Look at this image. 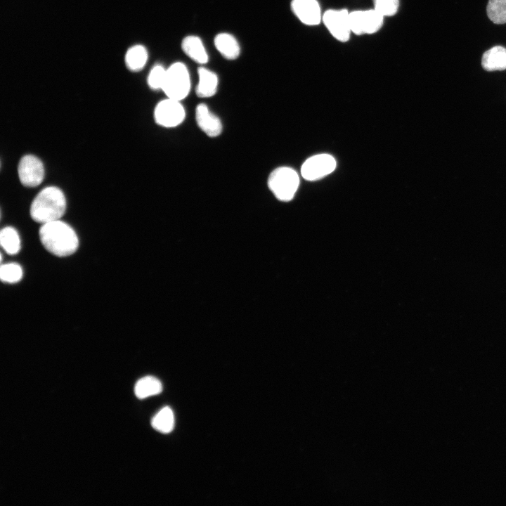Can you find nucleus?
I'll return each instance as SVG.
<instances>
[{
    "label": "nucleus",
    "mask_w": 506,
    "mask_h": 506,
    "mask_svg": "<svg viewBox=\"0 0 506 506\" xmlns=\"http://www.w3.org/2000/svg\"><path fill=\"white\" fill-rule=\"evenodd\" d=\"M190 89V74L183 63L177 62L167 69L162 90L167 98L181 101L188 95Z\"/></svg>",
    "instance_id": "20e7f679"
},
{
    "label": "nucleus",
    "mask_w": 506,
    "mask_h": 506,
    "mask_svg": "<svg viewBox=\"0 0 506 506\" xmlns=\"http://www.w3.org/2000/svg\"><path fill=\"white\" fill-rule=\"evenodd\" d=\"M292 11L299 20L307 25H317L321 20V11L316 0H292Z\"/></svg>",
    "instance_id": "9d476101"
},
{
    "label": "nucleus",
    "mask_w": 506,
    "mask_h": 506,
    "mask_svg": "<svg viewBox=\"0 0 506 506\" xmlns=\"http://www.w3.org/2000/svg\"><path fill=\"white\" fill-rule=\"evenodd\" d=\"M349 18L351 32L357 35L377 32L384 21V16L375 8L351 12Z\"/></svg>",
    "instance_id": "423d86ee"
},
{
    "label": "nucleus",
    "mask_w": 506,
    "mask_h": 506,
    "mask_svg": "<svg viewBox=\"0 0 506 506\" xmlns=\"http://www.w3.org/2000/svg\"><path fill=\"white\" fill-rule=\"evenodd\" d=\"M148 57L146 48L141 45H136L127 51L125 56V63L130 70L137 72L143 68Z\"/></svg>",
    "instance_id": "f3484780"
},
{
    "label": "nucleus",
    "mask_w": 506,
    "mask_h": 506,
    "mask_svg": "<svg viewBox=\"0 0 506 506\" xmlns=\"http://www.w3.org/2000/svg\"><path fill=\"white\" fill-rule=\"evenodd\" d=\"M20 183L26 187H36L44 178V167L37 157L26 155L22 157L18 166Z\"/></svg>",
    "instance_id": "0eeeda50"
},
{
    "label": "nucleus",
    "mask_w": 506,
    "mask_h": 506,
    "mask_svg": "<svg viewBox=\"0 0 506 506\" xmlns=\"http://www.w3.org/2000/svg\"><path fill=\"white\" fill-rule=\"evenodd\" d=\"M0 242L9 254L18 253L20 249V240L17 231L11 226L4 228L0 233Z\"/></svg>",
    "instance_id": "6ab92c4d"
},
{
    "label": "nucleus",
    "mask_w": 506,
    "mask_h": 506,
    "mask_svg": "<svg viewBox=\"0 0 506 506\" xmlns=\"http://www.w3.org/2000/svg\"><path fill=\"white\" fill-rule=\"evenodd\" d=\"M186 111L181 101L167 98L156 105L154 118L156 123L166 128L181 124L185 119Z\"/></svg>",
    "instance_id": "39448f33"
},
{
    "label": "nucleus",
    "mask_w": 506,
    "mask_h": 506,
    "mask_svg": "<svg viewBox=\"0 0 506 506\" xmlns=\"http://www.w3.org/2000/svg\"><path fill=\"white\" fill-rule=\"evenodd\" d=\"M486 11L493 22L495 24L506 22V0H489Z\"/></svg>",
    "instance_id": "aec40b11"
},
{
    "label": "nucleus",
    "mask_w": 506,
    "mask_h": 506,
    "mask_svg": "<svg viewBox=\"0 0 506 506\" xmlns=\"http://www.w3.org/2000/svg\"><path fill=\"white\" fill-rule=\"evenodd\" d=\"M167 69L161 65H157L153 67L148 77V86L154 90L162 89Z\"/></svg>",
    "instance_id": "4be33fe9"
},
{
    "label": "nucleus",
    "mask_w": 506,
    "mask_h": 506,
    "mask_svg": "<svg viewBox=\"0 0 506 506\" xmlns=\"http://www.w3.org/2000/svg\"><path fill=\"white\" fill-rule=\"evenodd\" d=\"M349 15L347 10L330 9L325 11L322 17L323 22L330 33L342 42L347 41L351 33Z\"/></svg>",
    "instance_id": "6e6552de"
},
{
    "label": "nucleus",
    "mask_w": 506,
    "mask_h": 506,
    "mask_svg": "<svg viewBox=\"0 0 506 506\" xmlns=\"http://www.w3.org/2000/svg\"><path fill=\"white\" fill-rule=\"evenodd\" d=\"M151 424L157 431L167 434L171 432L174 427V415L169 406L162 408L152 419Z\"/></svg>",
    "instance_id": "a211bd4d"
},
{
    "label": "nucleus",
    "mask_w": 506,
    "mask_h": 506,
    "mask_svg": "<svg viewBox=\"0 0 506 506\" xmlns=\"http://www.w3.org/2000/svg\"><path fill=\"white\" fill-rule=\"evenodd\" d=\"M22 277V269L15 263L2 264L0 268V278L3 282L8 283H17Z\"/></svg>",
    "instance_id": "412c9836"
},
{
    "label": "nucleus",
    "mask_w": 506,
    "mask_h": 506,
    "mask_svg": "<svg viewBox=\"0 0 506 506\" xmlns=\"http://www.w3.org/2000/svg\"><path fill=\"white\" fill-rule=\"evenodd\" d=\"M39 238L49 252L60 257L72 254L79 245L74 229L60 219L42 224Z\"/></svg>",
    "instance_id": "f257e3e1"
},
{
    "label": "nucleus",
    "mask_w": 506,
    "mask_h": 506,
    "mask_svg": "<svg viewBox=\"0 0 506 506\" xmlns=\"http://www.w3.org/2000/svg\"><path fill=\"white\" fill-rule=\"evenodd\" d=\"M299 178L295 170L287 167L274 169L268 179V186L279 200L287 202L294 196L299 187Z\"/></svg>",
    "instance_id": "7ed1b4c3"
},
{
    "label": "nucleus",
    "mask_w": 506,
    "mask_h": 506,
    "mask_svg": "<svg viewBox=\"0 0 506 506\" xmlns=\"http://www.w3.org/2000/svg\"><path fill=\"white\" fill-rule=\"evenodd\" d=\"M214 45L221 56L228 60H235L240 48L237 39L231 34L219 33L214 38Z\"/></svg>",
    "instance_id": "2eb2a0df"
},
{
    "label": "nucleus",
    "mask_w": 506,
    "mask_h": 506,
    "mask_svg": "<svg viewBox=\"0 0 506 506\" xmlns=\"http://www.w3.org/2000/svg\"><path fill=\"white\" fill-rule=\"evenodd\" d=\"M162 391L161 382L153 376H145L139 379L134 387L135 395L140 399L159 394Z\"/></svg>",
    "instance_id": "dca6fc26"
},
{
    "label": "nucleus",
    "mask_w": 506,
    "mask_h": 506,
    "mask_svg": "<svg viewBox=\"0 0 506 506\" xmlns=\"http://www.w3.org/2000/svg\"><path fill=\"white\" fill-rule=\"evenodd\" d=\"M183 51L193 61L205 64L208 61V55L202 40L197 36L186 37L181 43Z\"/></svg>",
    "instance_id": "ddd939ff"
},
{
    "label": "nucleus",
    "mask_w": 506,
    "mask_h": 506,
    "mask_svg": "<svg viewBox=\"0 0 506 506\" xmlns=\"http://www.w3.org/2000/svg\"><path fill=\"white\" fill-rule=\"evenodd\" d=\"M336 167L335 158L328 154H319L308 158L302 164L301 174L308 181L321 179L332 172Z\"/></svg>",
    "instance_id": "1a4fd4ad"
},
{
    "label": "nucleus",
    "mask_w": 506,
    "mask_h": 506,
    "mask_svg": "<svg viewBox=\"0 0 506 506\" xmlns=\"http://www.w3.org/2000/svg\"><path fill=\"white\" fill-rule=\"evenodd\" d=\"M374 8L384 16L394 15L399 7V0H373Z\"/></svg>",
    "instance_id": "5701e85b"
},
{
    "label": "nucleus",
    "mask_w": 506,
    "mask_h": 506,
    "mask_svg": "<svg viewBox=\"0 0 506 506\" xmlns=\"http://www.w3.org/2000/svg\"><path fill=\"white\" fill-rule=\"evenodd\" d=\"M481 65L486 71L506 70V48L495 46L486 51L483 54Z\"/></svg>",
    "instance_id": "4468645a"
},
{
    "label": "nucleus",
    "mask_w": 506,
    "mask_h": 506,
    "mask_svg": "<svg viewBox=\"0 0 506 506\" xmlns=\"http://www.w3.org/2000/svg\"><path fill=\"white\" fill-rule=\"evenodd\" d=\"M66 209V199L58 187L48 186L42 189L30 206L32 219L41 224L59 220Z\"/></svg>",
    "instance_id": "f03ea898"
},
{
    "label": "nucleus",
    "mask_w": 506,
    "mask_h": 506,
    "mask_svg": "<svg viewBox=\"0 0 506 506\" xmlns=\"http://www.w3.org/2000/svg\"><path fill=\"white\" fill-rule=\"evenodd\" d=\"M198 83L195 89L196 94L200 98L213 96L218 87V77L212 71L201 67L198 69Z\"/></svg>",
    "instance_id": "f8f14e48"
},
{
    "label": "nucleus",
    "mask_w": 506,
    "mask_h": 506,
    "mask_svg": "<svg viewBox=\"0 0 506 506\" xmlns=\"http://www.w3.org/2000/svg\"><path fill=\"white\" fill-rule=\"evenodd\" d=\"M195 119L199 128L208 136L214 138L221 134L223 126L221 119L207 105L200 103L197 105Z\"/></svg>",
    "instance_id": "9b49d317"
}]
</instances>
